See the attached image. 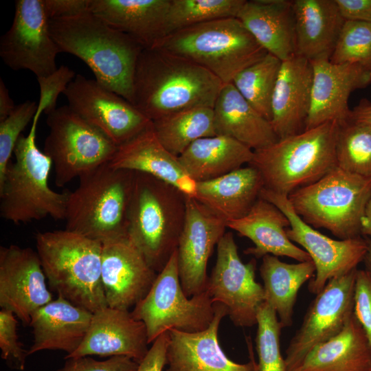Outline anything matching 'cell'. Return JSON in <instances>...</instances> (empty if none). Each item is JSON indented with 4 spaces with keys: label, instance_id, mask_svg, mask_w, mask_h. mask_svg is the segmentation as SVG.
Here are the masks:
<instances>
[{
    "label": "cell",
    "instance_id": "cell-1",
    "mask_svg": "<svg viewBox=\"0 0 371 371\" xmlns=\"http://www.w3.org/2000/svg\"><path fill=\"white\" fill-rule=\"evenodd\" d=\"M223 83L200 65L161 47L143 49L132 104L152 122L184 110L213 108Z\"/></svg>",
    "mask_w": 371,
    "mask_h": 371
},
{
    "label": "cell",
    "instance_id": "cell-2",
    "mask_svg": "<svg viewBox=\"0 0 371 371\" xmlns=\"http://www.w3.org/2000/svg\"><path fill=\"white\" fill-rule=\"evenodd\" d=\"M49 23L61 52L82 60L97 82L132 104L135 67L144 49L136 41L91 11Z\"/></svg>",
    "mask_w": 371,
    "mask_h": 371
},
{
    "label": "cell",
    "instance_id": "cell-3",
    "mask_svg": "<svg viewBox=\"0 0 371 371\" xmlns=\"http://www.w3.org/2000/svg\"><path fill=\"white\" fill-rule=\"evenodd\" d=\"M186 196L151 175L135 172L127 212V236L157 273L177 248Z\"/></svg>",
    "mask_w": 371,
    "mask_h": 371
},
{
    "label": "cell",
    "instance_id": "cell-4",
    "mask_svg": "<svg viewBox=\"0 0 371 371\" xmlns=\"http://www.w3.org/2000/svg\"><path fill=\"white\" fill-rule=\"evenodd\" d=\"M35 240L46 279L58 296L92 313L108 306L102 243L66 229L38 233Z\"/></svg>",
    "mask_w": 371,
    "mask_h": 371
},
{
    "label": "cell",
    "instance_id": "cell-5",
    "mask_svg": "<svg viewBox=\"0 0 371 371\" xmlns=\"http://www.w3.org/2000/svg\"><path fill=\"white\" fill-rule=\"evenodd\" d=\"M40 115L35 114L28 135L20 136L10 161L0 179V215L14 224L27 223L50 216L65 220L69 192L50 188L51 159L36 143Z\"/></svg>",
    "mask_w": 371,
    "mask_h": 371
},
{
    "label": "cell",
    "instance_id": "cell-6",
    "mask_svg": "<svg viewBox=\"0 0 371 371\" xmlns=\"http://www.w3.org/2000/svg\"><path fill=\"white\" fill-rule=\"evenodd\" d=\"M339 126L337 121H329L280 138L254 150L249 165L258 170L265 188L289 196L337 167Z\"/></svg>",
    "mask_w": 371,
    "mask_h": 371
},
{
    "label": "cell",
    "instance_id": "cell-7",
    "mask_svg": "<svg viewBox=\"0 0 371 371\" xmlns=\"http://www.w3.org/2000/svg\"><path fill=\"white\" fill-rule=\"evenodd\" d=\"M135 172L106 163L79 177L69 192L65 229L102 243L127 236V212Z\"/></svg>",
    "mask_w": 371,
    "mask_h": 371
},
{
    "label": "cell",
    "instance_id": "cell-8",
    "mask_svg": "<svg viewBox=\"0 0 371 371\" xmlns=\"http://www.w3.org/2000/svg\"><path fill=\"white\" fill-rule=\"evenodd\" d=\"M155 47L194 62L223 84L232 82L238 73L267 53L237 18L216 19L177 30Z\"/></svg>",
    "mask_w": 371,
    "mask_h": 371
},
{
    "label": "cell",
    "instance_id": "cell-9",
    "mask_svg": "<svg viewBox=\"0 0 371 371\" xmlns=\"http://www.w3.org/2000/svg\"><path fill=\"white\" fill-rule=\"evenodd\" d=\"M288 198L308 225L326 229L340 240L354 238L361 236V221L371 198V178L337 166Z\"/></svg>",
    "mask_w": 371,
    "mask_h": 371
},
{
    "label": "cell",
    "instance_id": "cell-10",
    "mask_svg": "<svg viewBox=\"0 0 371 371\" xmlns=\"http://www.w3.org/2000/svg\"><path fill=\"white\" fill-rule=\"evenodd\" d=\"M214 305L205 291L188 297L181 286L175 251L146 295L131 312L146 328L148 343L170 330L193 333L206 329L214 316Z\"/></svg>",
    "mask_w": 371,
    "mask_h": 371
},
{
    "label": "cell",
    "instance_id": "cell-11",
    "mask_svg": "<svg viewBox=\"0 0 371 371\" xmlns=\"http://www.w3.org/2000/svg\"><path fill=\"white\" fill-rule=\"evenodd\" d=\"M47 115L49 131L43 152L52 161L58 187L109 163L115 153L117 146L69 105Z\"/></svg>",
    "mask_w": 371,
    "mask_h": 371
},
{
    "label": "cell",
    "instance_id": "cell-12",
    "mask_svg": "<svg viewBox=\"0 0 371 371\" xmlns=\"http://www.w3.org/2000/svg\"><path fill=\"white\" fill-rule=\"evenodd\" d=\"M260 197L286 216L290 223L286 230L289 238L302 246L313 262L316 270L308 284L311 293H319L329 280L357 269L363 261L368 251L365 238L333 239L306 223L295 212L288 196L263 188Z\"/></svg>",
    "mask_w": 371,
    "mask_h": 371
},
{
    "label": "cell",
    "instance_id": "cell-13",
    "mask_svg": "<svg viewBox=\"0 0 371 371\" xmlns=\"http://www.w3.org/2000/svg\"><path fill=\"white\" fill-rule=\"evenodd\" d=\"M215 265L205 290L214 303L223 305L232 323L238 327L256 324L257 310L265 302L263 286L256 282V262L244 263L232 232H225L216 245Z\"/></svg>",
    "mask_w": 371,
    "mask_h": 371
},
{
    "label": "cell",
    "instance_id": "cell-14",
    "mask_svg": "<svg viewBox=\"0 0 371 371\" xmlns=\"http://www.w3.org/2000/svg\"><path fill=\"white\" fill-rule=\"evenodd\" d=\"M357 271L331 279L316 294L286 348V371H294L315 346L344 329L353 314Z\"/></svg>",
    "mask_w": 371,
    "mask_h": 371
},
{
    "label": "cell",
    "instance_id": "cell-15",
    "mask_svg": "<svg viewBox=\"0 0 371 371\" xmlns=\"http://www.w3.org/2000/svg\"><path fill=\"white\" fill-rule=\"evenodd\" d=\"M43 0H17L10 28L0 38V56L13 70L27 69L37 78L58 68L61 52L52 37Z\"/></svg>",
    "mask_w": 371,
    "mask_h": 371
},
{
    "label": "cell",
    "instance_id": "cell-16",
    "mask_svg": "<svg viewBox=\"0 0 371 371\" xmlns=\"http://www.w3.org/2000/svg\"><path fill=\"white\" fill-rule=\"evenodd\" d=\"M69 106L117 146L133 138L152 121L133 104L91 80L78 74L63 92Z\"/></svg>",
    "mask_w": 371,
    "mask_h": 371
},
{
    "label": "cell",
    "instance_id": "cell-17",
    "mask_svg": "<svg viewBox=\"0 0 371 371\" xmlns=\"http://www.w3.org/2000/svg\"><path fill=\"white\" fill-rule=\"evenodd\" d=\"M227 227L224 220L194 198L186 196V218L177 253L180 282L188 297L205 291L209 258Z\"/></svg>",
    "mask_w": 371,
    "mask_h": 371
},
{
    "label": "cell",
    "instance_id": "cell-18",
    "mask_svg": "<svg viewBox=\"0 0 371 371\" xmlns=\"http://www.w3.org/2000/svg\"><path fill=\"white\" fill-rule=\"evenodd\" d=\"M36 251L11 245L0 247V306L25 325L32 314L53 300Z\"/></svg>",
    "mask_w": 371,
    "mask_h": 371
},
{
    "label": "cell",
    "instance_id": "cell-19",
    "mask_svg": "<svg viewBox=\"0 0 371 371\" xmlns=\"http://www.w3.org/2000/svg\"><path fill=\"white\" fill-rule=\"evenodd\" d=\"M157 273L128 236L102 243V281L109 307H134L148 293Z\"/></svg>",
    "mask_w": 371,
    "mask_h": 371
},
{
    "label": "cell",
    "instance_id": "cell-20",
    "mask_svg": "<svg viewBox=\"0 0 371 371\" xmlns=\"http://www.w3.org/2000/svg\"><path fill=\"white\" fill-rule=\"evenodd\" d=\"M310 61L313 76L305 129L329 121H337L339 124L348 122L350 95L371 83V71L359 64L333 63L324 57Z\"/></svg>",
    "mask_w": 371,
    "mask_h": 371
},
{
    "label": "cell",
    "instance_id": "cell-21",
    "mask_svg": "<svg viewBox=\"0 0 371 371\" xmlns=\"http://www.w3.org/2000/svg\"><path fill=\"white\" fill-rule=\"evenodd\" d=\"M214 305V316L206 329L193 333L168 331L166 371H258L249 337H246L249 355V361L246 363L231 360L221 349L218 329L227 313L221 304L215 302Z\"/></svg>",
    "mask_w": 371,
    "mask_h": 371
},
{
    "label": "cell",
    "instance_id": "cell-22",
    "mask_svg": "<svg viewBox=\"0 0 371 371\" xmlns=\"http://www.w3.org/2000/svg\"><path fill=\"white\" fill-rule=\"evenodd\" d=\"M144 324L128 310L106 306L93 313L87 335L78 348L65 359L85 356H126L139 363L147 354Z\"/></svg>",
    "mask_w": 371,
    "mask_h": 371
},
{
    "label": "cell",
    "instance_id": "cell-23",
    "mask_svg": "<svg viewBox=\"0 0 371 371\" xmlns=\"http://www.w3.org/2000/svg\"><path fill=\"white\" fill-rule=\"evenodd\" d=\"M311 61L294 54L282 61L271 99V124L279 139L305 130L313 85Z\"/></svg>",
    "mask_w": 371,
    "mask_h": 371
},
{
    "label": "cell",
    "instance_id": "cell-24",
    "mask_svg": "<svg viewBox=\"0 0 371 371\" xmlns=\"http://www.w3.org/2000/svg\"><path fill=\"white\" fill-rule=\"evenodd\" d=\"M109 164L115 169L151 175L175 187L186 196H195L196 183L184 170L178 157L170 153L160 142L153 122L118 146Z\"/></svg>",
    "mask_w": 371,
    "mask_h": 371
},
{
    "label": "cell",
    "instance_id": "cell-25",
    "mask_svg": "<svg viewBox=\"0 0 371 371\" xmlns=\"http://www.w3.org/2000/svg\"><path fill=\"white\" fill-rule=\"evenodd\" d=\"M92 316L90 311L58 296L32 314L29 325L34 341L27 355L45 350L72 354L84 340Z\"/></svg>",
    "mask_w": 371,
    "mask_h": 371
},
{
    "label": "cell",
    "instance_id": "cell-26",
    "mask_svg": "<svg viewBox=\"0 0 371 371\" xmlns=\"http://www.w3.org/2000/svg\"><path fill=\"white\" fill-rule=\"evenodd\" d=\"M289 226L286 216L261 197L245 216L227 223L228 228L254 243V247L244 251L245 254L256 258L270 254L286 256L298 262L311 260L308 254L289 238L286 230Z\"/></svg>",
    "mask_w": 371,
    "mask_h": 371
},
{
    "label": "cell",
    "instance_id": "cell-27",
    "mask_svg": "<svg viewBox=\"0 0 371 371\" xmlns=\"http://www.w3.org/2000/svg\"><path fill=\"white\" fill-rule=\"evenodd\" d=\"M170 3V0H91L90 11L145 49L166 36Z\"/></svg>",
    "mask_w": 371,
    "mask_h": 371
},
{
    "label": "cell",
    "instance_id": "cell-28",
    "mask_svg": "<svg viewBox=\"0 0 371 371\" xmlns=\"http://www.w3.org/2000/svg\"><path fill=\"white\" fill-rule=\"evenodd\" d=\"M292 5L295 54L330 58L345 22L335 0H294Z\"/></svg>",
    "mask_w": 371,
    "mask_h": 371
},
{
    "label": "cell",
    "instance_id": "cell-29",
    "mask_svg": "<svg viewBox=\"0 0 371 371\" xmlns=\"http://www.w3.org/2000/svg\"><path fill=\"white\" fill-rule=\"evenodd\" d=\"M236 18L267 53L281 61L295 54L292 1H245Z\"/></svg>",
    "mask_w": 371,
    "mask_h": 371
},
{
    "label": "cell",
    "instance_id": "cell-30",
    "mask_svg": "<svg viewBox=\"0 0 371 371\" xmlns=\"http://www.w3.org/2000/svg\"><path fill=\"white\" fill-rule=\"evenodd\" d=\"M263 188L260 172L249 165L214 179L196 182L194 198L227 223L245 216Z\"/></svg>",
    "mask_w": 371,
    "mask_h": 371
},
{
    "label": "cell",
    "instance_id": "cell-31",
    "mask_svg": "<svg viewBox=\"0 0 371 371\" xmlns=\"http://www.w3.org/2000/svg\"><path fill=\"white\" fill-rule=\"evenodd\" d=\"M213 111L216 135L232 137L253 151L279 139L270 121L258 113L232 82L223 85Z\"/></svg>",
    "mask_w": 371,
    "mask_h": 371
},
{
    "label": "cell",
    "instance_id": "cell-32",
    "mask_svg": "<svg viewBox=\"0 0 371 371\" xmlns=\"http://www.w3.org/2000/svg\"><path fill=\"white\" fill-rule=\"evenodd\" d=\"M371 350L354 314L337 336L315 346L294 371H370Z\"/></svg>",
    "mask_w": 371,
    "mask_h": 371
},
{
    "label": "cell",
    "instance_id": "cell-33",
    "mask_svg": "<svg viewBox=\"0 0 371 371\" xmlns=\"http://www.w3.org/2000/svg\"><path fill=\"white\" fill-rule=\"evenodd\" d=\"M254 151L236 139L223 135L199 139L189 146L178 159L196 183L208 181L249 164Z\"/></svg>",
    "mask_w": 371,
    "mask_h": 371
},
{
    "label": "cell",
    "instance_id": "cell-34",
    "mask_svg": "<svg viewBox=\"0 0 371 371\" xmlns=\"http://www.w3.org/2000/svg\"><path fill=\"white\" fill-rule=\"evenodd\" d=\"M315 270L312 260L290 264L270 254L262 258L260 274L263 281L265 302L275 310L282 328L292 326L298 291L315 276Z\"/></svg>",
    "mask_w": 371,
    "mask_h": 371
},
{
    "label": "cell",
    "instance_id": "cell-35",
    "mask_svg": "<svg viewBox=\"0 0 371 371\" xmlns=\"http://www.w3.org/2000/svg\"><path fill=\"white\" fill-rule=\"evenodd\" d=\"M153 126L162 145L176 157L195 141L216 135L210 107L179 111L153 121Z\"/></svg>",
    "mask_w": 371,
    "mask_h": 371
},
{
    "label": "cell",
    "instance_id": "cell-36",
    "mask_svg": "<svg viewBox=\"0 0 371 371\" xmlns=\"http://www.w3.org/2000/svg\"><path fill=\"white\" fill-rule=\"evenodd\" d=\"M282 61L267 53L236 74L232 80L238 92L263 117L271 118V99Z\"/></svg>",
    "mask_w": 371,
    "mask_h": 371
},
{
    "label": "cell",
    "instance_id": "cell-37",
    "mask_svg": "<svg viewBox=\"0 0 371 371\" xmlns=\"http://www.w3.org/2000/svg\"><path fill=\"white\" fill-rule=\"evenodd\" d=\"M246 0H170L166 36L177 30L226 18H236Z\"/></svg>",
    "mask_w": 371,
    "mask_h": 371
},
{
    "label": "cell",
    "instance_id": "cell-38",
    "mask_svg": "<svg viewBox=\"0 0 371 371\" xmlns=\"http://www.w3.org/2000/svg\"><path fill=\"white\" fill-rule=\"evenodd\" d=\"M336 160L338 168L371 178V127L351 121L339 124Z\"/></svg>",
    "mask_w": 371,
    "mask_h": 371
},
{
    "label": "cell",
    "instance_id": "cell-39",
    "mask_svg": "<svg viewBox=\"0 0 371 371\" xmlns=\"http://www.w3.org/2000/svg\"><path fill=\"white\" fill-rule=\"evenodd\" d=\"M256 325L258 371H286L280 350V333L283 328L275 310L265 302L257 310Z\"/></svg>",
    "mask_w": 371,
    "mask_h": 371
},
{
    "label": "cell",
    "instance_id": "cell-40",
    "mask_svg": "<svg viewBox=\"0 0 371 371\" xmlns=\"http://www.w3.org/2000/svg\"><path fill=\"white\" fill-rule=\"evenodd\" d=\"M329 60L359 64L371 71V23L345 21Z\"/></svg>",
    "mask_w": 371,
    "mask_h": 371
},
{
    "label": "cell",
    "instance_id": "cell-41",
    "mask_svg": "<svg viewBox=\"0 0 371 371\" xmlns=\"http://www.w3.org/2000/svg\"><path fill=\"white\" fill-rule=\"evenodd\" d=\"M37 104L34 101L23 102L17 105L8 117L0 122V179L11 161L10 158L21 132L33 120Z\"/></svg>",
    "mask_w": 371,
    "mask_h": 371
},
{
    "label": "cell",
    "instance_id": "cell-42",
    "mask_svg": "<svg viewBox=\"0 0 371 371\" xmlns=\"http://www.w3.org/2000/svg\"><path fill=\"white\" fill-rule=\"evenodd\" d=\"M17 319L10 311H0V348L1 357L12 368L23 370L27 350L23 348L16 333Z\"/></svg>",
    "mask_w": 371,
    "mask_h": 371
},
{
    "label": "cell",
    "instance_id": "cell-43",
    "mask_svg": "<svg viewBox=\"0 0 371 371\" xmlns=\"http://www.w3.org/2000/svg\"><path fill=\"white\" fill-rule=\"evenodd\" d=\"M75 72L67 66L61 65L51 75L37 78L40 87V98L36 113L48 115L56 107L60 93H63L68 85L76 77Z\"/></svg>",
    "mask_w": 371,
    "mask_h": 371
},
{
    "label": "cell",
    "instance_id": "cell-44",
    "mask_svg": "<svg viewBox=\"0 0 371 371\" xmlns=\"http://www.w3.org/2000/svg\"><path fill=\"white\" fill-rule=\"evenodd\" d=\"M139 363L126 356H114L97 361L91 356L67 359L57 371H136Z\"/></svg>",
    "mask_w": 371,
    "mask_h": 371
},
{
    "label": "cell",
    "instance_id": "cell-45",
    "mask_svg": "<svg viewBox=\"0 0 371 371\" xmlns=\"http://www.w3.org/2000/svg\"><path fill=\"white\" fill-rule=\"evenodd\" d=\"M353 314L362 326L371 350V276L365 269L357 271Z\"/></svg>",
    "mask_w": 371,
    "mask_h": 371
},
{
    "label": "cell",
    "instance_id": "cell-46",
    "mask_svg": "<svg viewBox=\"0 0 371 371\" xmlns=\"http://www.w3.org/2000/svg\"><path fill=\"white\" fill-rule=\"evenodd\" d=\"M91 0H43L49 19L76 16L90 12Z\"/></svg>",
    "mask_w": 371,
    "mask_h": 371
},
{
    "label": "cell",
    "instance_id": "cell-47",
    "mask_svg": "<svg viewBox=\"0 0 371 371\" xmlns=\"http://www.w3.org/2000/svg\"><path fill=\"white\" fill-rule=\"evenodd\" d=\"M169 332L159 336L153 343L144 358L139 363L136 371H163L167 363Z\"/></svg>",
    "mask_w": 371,
    "mask_h": 371
},
{
    "label": "cell",
    "instance_id": "cell-48",
    "mask_svg": "<svg viewBox=\"0 0 371 371\" xmlns=\"http://www.w3.org/2000/svg\"><path fill=\"white\" fill-rule=\"evenodd\" d=\"M345 21L371 23V0H335Z\"/></svg>",
    "mask_w": 371,
    "mask_h": 371
},
{
    "label": "cell",
    "instance_id": "cell-49",
    "mask_svg": "<svg viewBox=\"0 0 371 371\" xmlns=\"http://www.w3.org/2000/svg\"><path fill=\"white\" fill-rule=\"evenodd\" d=\"M348 121L371 127V101L362 99L356 106L350 109Z\"/></svg>",
    "mask_w": 371,
    "mask_h": 371
},
{
    "label": "cell",
    "instance_id": "cell-50",
    "mask_svg": "<svg viewBox=\"0 0 371 371\" xmlns=\"http://www.w3.org/2000/svg\"><path fill=\"white\" fill-rule=\"evenodd\" d=\"M16 105L12 100L9 91L3 80L0 79V122L8 117L15 109Z\"/></svg>",
    "mask_w": 371,
    "mask_h": 371
},
{
    "label": "cell",
    "instance_id": "cell-51",
    "mask_svg": "<svg viewBox=\"0 0 371 371\" xmlns=\"http://www.w3.org/2000/svg\"><path fill=\"white\" fill-rule=\"evenodd\" d=\"M361 235L371 240V198L367 205L361 221Z\"/></svg>",
    "mask_w": 371,
    "mask_h": 371
},
{
    "label": "cell",
    "instance_id": "cell-52",
    "mask_svg": "<svg viewBox=\"0 0 371 371\" xmlns=\"http://www.w3.org/2000/svg\"><path fill=\"white\" fill-rule=\"evenodd\" d=\"M368 244V251L363 259L365 270L371 276V240L365 237Z\"/></svg>",
    "mask_w": 371,
    "mask_h": 371
},
{
    "label": "cell",
    "instance_id": "cell-53",
    "mask_svg": "<svg viewBox=\"0 0 371 371\" xmlns=\"http://www.w3.org/2000/svg\"><path fill=\"white\" fill-rule=\"evenodd\" d=\"M370 371H371V369H370Z\"/></svg>",
    "mask_w": 371,
    "mask_h": 371
}]
</instances>
